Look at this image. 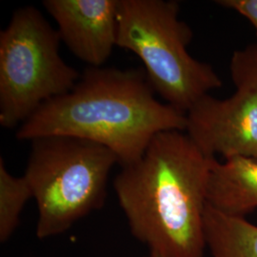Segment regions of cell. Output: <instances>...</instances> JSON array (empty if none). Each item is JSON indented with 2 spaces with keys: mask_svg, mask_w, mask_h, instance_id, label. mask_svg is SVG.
I'll return each mask as SVG.
<instances>
[{
  "mask_svg": "<svg viewBox=\"0 0 257 257\" xmlns=\"http://www.w3.org/2000/svg\"><path fill=\"white\" fill-rule=\"evenodd\" d=\"M206 246L213 257H257V226L207 204L204 212Z\"/></svg>",
  "mask_w": 257,
  "mask_h": 257,
  "instance_id": "cell-9",
  "label": "cell"
},
{
  "mask_svg": "<svg viewBox=\"0 0 257 257\" xmlns=\"http://www.w3.org/2000/svg\"><path fill=\"white\" fill-rule=\"evenodd\" d=\"M61 38L41 12H14L0 33V125L23 124L41 106L70 92L81 74L59 53Z\"/></svg>",
  "mask_w": 257,
  "mask_h": 257,
  "instance_id": "cell-5",
  "label": "cell"
},
{
  "mask_svg": "<svg viewBox=\"0 0 257 257\" xmlns=\"http://www.w3.org/2000/svg\"><path fill=\"white\" fill-rule=\"evenodd\" d=\"M232 81L248 84L257 88V45L236 51L230 62Z\"/></svg>",
  "mask_w": 257,
  "mask_h": 257,
  "instance_id": "cell-11",
  "label": "cell"
},
{
  "mask_svg": "<svg viewBox=\"0 0 257 257\" xmlns=\"http://www.w3.org/2000/svg\"><path fill=\"white\" fill-rule=\"evenodd\" d=\"M216 3L237 12L249 20L256 31L257 36V0H219Z\"/></svg>",
  "mask_w": 257,
  "mask_h": 257,
  "instance_id": "cell-12",
  "label": "cell"
},
{
  "mask_svg": "<svg viewBox=\"0 0 257 257\" xmlns=\"http://www.w3.org/2000/svg\"><path fill=\"white\" fill-rule=\"evenodd\" d=\"M24 174L38 208L37 235L69 230L105 203L115 155L100 144L72 137L35 138Z\"/></svg>",
  "mask_w": 257,
  "mask_h": 257,
  "instance_id": "cell-4",
  "label": "cell"
},
{
  "mask_svg": "<svg viewBox=\"0 0 257 257\" xmlns=\"http://www.w3.org/2000/svg\"><path fill=\"white\" fill-rule=\"evenodd\" d=\"M212 158V157H211ZM211 158L181 131L157 134L113 181L132 233L161 257H204Z\"/></svg>",
  "mask_w": 257,
  "mask_h": 257,
  "instance_id": "cell-1",
  "label": "cell"
},
{
  "mask_svg": "<svg viewBox=\"0 0 257 257\" xmlns=\"http://www.w3.org/2000/svg\"><path fill=\"white\" fill-rule=\"evenodd\" d=\"M33 197L24 176L17 177L8 172L0 157V241L6 242L18 228L25 204Z\"/></svg>",
  "mask_w": 257,
  "mask_h": 257,
  "instance_id": "cell-10",
  "label": "cell"
},
{
  "mask_svg": "<svg viewBox=\"0 0 257 257\" xmlns=\"http://www.w3.org/2000/svg\"><path fill=\"white\" fill-rule=\"evenodd\" d=\"M193 36L177 1L119 0L116 47L138 55L155 92L185 114L222 86L211 65L189 54Z\"/></svg>",
  "mask_w": 257,
  "mask_h": 257,
  "instance_id": "cell-3",
  "label": "cell"
},
{
  "mask_svg": "<svg viewBox=\"0 0 257 257\" xmlns=\"http://www.w3.org/2000/svg\"><path fill=\"white\" fill-rule=\"evenodd\" d=\"M226 99L207 94L186 113V134L207 157H257V88L237 84Z\"/></svg>",
  "mask_w": 257,
  "mask_h": 257,
  "instance_id": "cell-6",
  "label": "cell"
},
{
  "mask_svg": "<svg viewBox=\"0 0 257 257\" xmlns=\"http://www.w3.org/2000/svg\"><path fill=\"white\" fill-rule=\"evenodd\" d=\"M208 204L223 213L243 217L257 209V157L210 160Z\"/></svg>",
  "mask_w": 257,
  "mask_h": 257,
  "instance_id": "cell-8",
  "label": "cell"
},
{
  "mask_svg": "<svg viewBox=\"0 0 257 257\" xmlns=\"http://www.w3.org/2000/svg\"><path fill=\"white\" fill-rule=\"evenodd\" d=\"M186 114L155 97L145 71L90 67L74 88L45 103L17 132L20 141L62 136L110 150L121 168L142 158L157 134L186 130Z\"/></svg>",
  "mask_w": 257,
  "mask_h": 257,
  "instance_id": "cell-2",
  "label": "cell"
},
{
  "mask_svg": "<svg viewBox=\"0 0 257 257\" xmlns=\"http://www.w3.org/2000/svg\"><path fill=\"white\" fill-rule=\"evenodd\" d=\"M119 0H45L69 50L91 67H102L117 42Z\"/></svg>",
  "mask_w": 257,
  "mask_h": 257,
  "instance_id": "cell-7",
  "label": "cell"
},
{
  "mask_svg": "<svg viewBox=\"0 0 257 257\" xmlns=\"http://www.w3.org/2000/svg\"><path fill=\"white\" fill-rule=\"evenodd\" d=\"M146 257H161L159 256L158 254H156V253H154V252H150V254Z\"/></svg>",
  "mask_w": 257,
  "mask_h": 257,
  "instance_id": "cell-13",
  "label": "cell"
}]
</instances>
